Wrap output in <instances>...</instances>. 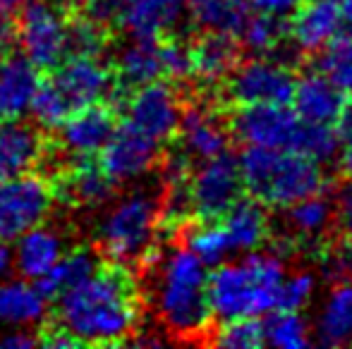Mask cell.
I'll return each mask as SVG.
<instances>
[{"mask_svg": "<svg viewBox=\"0 0 352 349\" xmlns=\"http://www.w3.org/2000/svg\"><path fill=\"white\" fill-rule=\"evenodd\" d=\"M17 48V24L12 19V12L0 10V58L8 56Z\"/></svg>", "mask_w": 352, "mask_h": 349, "instance_id": "obj_45", "label": "cell"}, {"mask_svg": "<svg viewBox=\"0 0 352 349\" xmlns=\"http://www.w3.org/2000/svg\"><path fill=\"white\" fill-rule=\"evenodd\" d=\"M316 58V72L326 77L343 93H352V36L338 34L326 43Z\"/></svg>", "mask_w": 352, "mask_h": 349, "instance_id": "obj_33", "label": "cell"}, {"mask_svg": "<svg viewBox=\"0 0 352 349\" xmlns=\"http://www.w3.org/2000/svg\"><path fill=\"white\" fill-rule=\"evenodd\" d=\"M108 27L84 12H72L67 24V58L70 56H91L101 58L108 48Z\"/></svg>", "mask_w": 352, "mask_h": 349, "instance_id": "obj_35", "label": "cell"}, {"mask_svg": "<svg viewBox=\"0 0 352 349\" xmlns=\"http://www.w3.org/2000/svg\"><path fill=\"white\" fill-rule=\"evenodd\" d=\"M292 86H295V75L290 65L264 56L235 65L226 80L228 98L237 106L290 103Z\"/></svg>", "mask_w": 352, "mask_h": 349, "instance_id": "obj_10", "label": "cell"}, {"mask_svg": "<svg viewBox=\"0 0 352 349\" xmlns=\"http://www.w3.org/2000/svg\"><path fill=\"white\" fill-rule=\"evenodd\" d=\"M38 82L41 72L22 53L12 51L0 58V122L22 120L29 115Z\"/></svg>", "mask_w": 352, "mask_h": 349, "instance_id": "obj_18", "label": "cell"}, {"mask_svg": "<svg viewBox=\"0 0 352 349\" xmlns=\"http://www.w3.org/2000/svg\"><path fill=\"white\" fill-rule=\"evenodd\" d=\"M101 263H103V258H101V254H96V249L74 247V249H67V252L63 254L41 278L34 280V282H36V287L41 289V294L48 302H56L60 294H65L74 285L87 280Z\"/></svg>", "mask_w": 352, "mask_h": 349, "instance_id": "obj_26", "label": "cell"}, {"mask_svg": "<svg viewBox=\"0 0 352 349\" xmlns=\"http://www.w3.org/2000/svg\"><path fill=\"white\" fill-rule=\"evenodd\" d=\"M130 0H79V12L89 14L96 22L106 24L108 29L118 27L122 12H125Z\"/></svg>", "mask_w": 352, "mask_h": 349, "instance_id": "obj_41", "label": "cell"}, {"mask_svg": "<svg viewBox=\"0 0 352 349\" xmlns=\"http://www.w3.org/2000/svg\"><path fill=\"white\" fill-rule=\"evenodd\" d=\"M316 294V275L309 270L283 275L278 289V309L287 311H305Z\"/></svg>", "mask_w": 352, "mask_h": 349, "instance_id": "obj_38", "label": "cell"}, {"mask_svg": "<svg viewBox=\"0 0 352 349\" xmlns=\"http://www.w3.org/2000/svg\"><path fill=\"white\" fill-rule=\"evenodd\" d=\"M300 122L287 103H250L235 110L230 130L245 146L290 151Z\"/></svg>", "mask_w": 352, "mask_h": 349, "instance_id": "obj_12", "label": "cell"}, {"mask_svg": "<svg viewBox=\"0 0 352 349\" xmlns=\"http://www.w3.org/2000/svg\"><path fill=\"white\" fill-rule=\"evenodd\" d=\"M175 136H180V151L190 156L192 160L213 158V156L228 151V141H230L226 127L218 122L213 112L204 110V108L182 110Z\"/></svg>", "mask_w": 352, "mask_h": 349, "instance_id": "obj_24", "label": "cell"}, {"mask_svg": "<svg viewBox=\"0 0 352 349\" xmlns=\"http://www.w3.org/2000/svg\"><path fill=\"white\" fill-rule=\"evenodd\" d=\"M161 228V204L148 191H132L120 199L98 225V247L111 261L130 265L153 252Z\"/></svg>", "mask_w": 352, "mask_h": 349, "instance_id": "obj_5", "label": "cell"}, {"mask_svg": "<svg viewBox=\"0 0 352 349\" xmlns=\"http://www.w3.org/2000/svg\"><path fill=\"white\" fill-rule=\"evenodd\" d=\"M242 186L261 204L287 208L295 201L324 191V168L295 151L247 146L237 158Z\"/></svg>", "mask_w": 352, "mask_h": 349, "instance_id": "obj_4", "label": "cell"}, {"mask_svg": "<svg viewBox=\"0 0 352 349\" xmlns=\"http://www.w3.org/2000/svg\"><path fill=\"white\" fill-rule=\"evenodd\" d=\"M283 34H285L283 19L252 12L245 27H242V32L237 34V38L242 41L245 51L254 53V56H269V53H276L280 48Z\"/></svg>", "mask_w": 352, "mask_h": 349, "instance_id": "obj_36", "label": "cell"}, {"mask_svg": "<svg viewBox=\"0 0 352 349\" xmlns=\"http://www.w3.org/2000/svg\"><path fill=\"white\" fill-rule=\"evenodd\" d=\"M185 247L209 268L235 256L221 220H201V225L190 230Z\"/></svg>", "mask_w": 352, "mask_h": 349, "instance_id": "obj_34", "label": "cell"}, {"mask_svg": "<svg viewBox=\"0 0 352 349\" xmlns=\"http://www.w3.org/2000/svg\"><path fill=\"white\" fill-rule=\"evenodd\" d=\"M116 182L98 165L96 156L72 158V165L65 170V175H60V180L53 182L56 199L87 206V208H98V206L108 204L116 194Z\"/></svg>", "mask_w": 352, "mask_h": 349, "instance_id": "obj_15", "label": "cell"}, {"mask_svg": "<svg viewBox=\"0 0 352 349\" xmlns=\"http://www.w3.org/2000/svg\"><path fill=\"white\" fill-rule=\"evenodd\" d=\"M290 38L300 53H316L340 34L338 3L331 0H311L292 12Z\"/></svg>", "mask_w": 352, "mask_h": 349, "instance_id": "obj_19", "label": "cell"}, {"mask_svg": "<svg viewBox=\"0 0 352 349\" xmlns=\"http://www.w3.org/2000/svg\"><path fill=\"white\" fill-rule=\"evenodd\" d=\"M70 112L94 103H108L116 88V72L113 65H106L101 58L70 56L51 70L48 77Z\"/></svg>", "mask_w": 352, "mask_h": 349, "instance_id": "obj_11", "label": "cell"}, {"mask_svg": "<svg viewBox=\"0 0 352 349\" xmlns=\"http://www.w3.org/2000/svg\"><path fill=\"white\" fill-rule=\"evenodd\" d=\"M333 220L345 237H352V184L338 194V201L333 204Z\"/></svg>", "mask_w": 352, "mask_h": 349, "instance_id": "obj_44", "label": "cell"}, {"mask_svg": "<svg viewBox=\"0 0 352 349\" xmlns=\"http://www.w3.org/2000/svg\"><path fill=\"white\" fill-rule=\"evenodd\" d=\"M53 204V182L34 170L0 182V237L14 242L27 230L46 223Z\"/></svg>", "mask_w": 352, "mask_h": 349, "instance_id": "obj_7", "label": "cell"}, {"mask_svg": "<svg viewBox=\"0 0 352 349\" xmlns=\"http://www.w3.org/2000/svg\"><path fill=\"white\" fill-rule=\"evenodd\" d=\"M242 177L237 158L228 151L201 160L190 175V206L199 220H218L242 196Z\"/></svg>", "mask_w": 352, "mask_h": 349, "instance_id": "obj_9", "label": "cell"}, {"mask_svg": "<svg viewBox=\"0 0 352 349\" xmlns=\"http://www.w3.org/2000/svg\"><path fill=\"white\" fill-rule=\"evenodd\" d=\"M311 340L324 347L352 345V282H336L324 297L311 326Z\"/></svg>", "mask_w": 352, "mask_h": 349, "instance_id": "obj_23", "label": "cell"}, {"mask_svg": "<svg viewBox=\"0 0 352 349\" xmlns=\"http://www.w3.org/2000/svg\"><path fill=\"white\" fill-rule=\"evenodd\" d=\"M182 110L185 106L180 101V93L170 82L163 80H153L148 84L132 88L120 108L122 120L127 125L140 130L148 139L158 141L161 146L175 139Z\"/></svg>", "mask_w": 352, "mask_h": 349, "instance_id": "obj_8", "label": "cell"}, {"mask_svg": "<svg viewBox=\"0 0 352 349\" xmlns=\"http://www.w3.org/2000/svg\"><path fill=\"white\" fill-rule=\"evenodd\" d=\"M161 62L163 77L168 80H190L192 77V46L177 38H161Z\"/></svg>", "mask_w": 352, "mask_h": 349, "instance_id": "obj_40", "label": "cell"}, {"mask_svg": "<svg viewBox=\"0 0 352 349\" xmlns=\"http://www.w3.org/2000/svg\"><path fill=\"white\" fill-rule=\"evenodd\" d=\"M209 265L190 249L170 247L158 256V275L153 285V309L158 321L177 340L204 337L211 328V309L206 299Z\"/></svg>", "mask_w": 352, "mask_h": 349, "instance_id": "obj_3", "label": "cell"}, {"mask_svg": "<svg viewBox=\"0 0 352 349\" xmlns=\"http://www.w3.org/2000/svg\"><path fill=\"white\" fill-rule=\"evenodd\" d=\"M340 170H343V175L352 182V139H348V146H345L343 154H340Z\"/></svg>", "mask_w": 352, "mask_h": 349, "instance_id": "obj_49", "label": "cell"}, {"mask_svg": "<svg viewBox=\"0 0 352 349\" xmlns=\"http://www.w3.org/2000/svg\"><path fill=\"white\" fill-rule=\"evenodd\" d=\"M187 17V0H130L118 27L130 38H166Z\"/></svg>", "mask_w": 352, "mask_h": 349, "instance_id": "obj_17", "label": "cell"}, {"mask_svg": "<svg viewBox=\"0 0 352 349\" xmlns=\"http://www.w3.org/2000/svg\"><path fill=\"white\" fill-rule=\"evenodd\" d=\"M237 53L240 51H237L235 36L209 32L192 46V77L209 86L221 84L237 65Z\"/></svg>", "mask_w": 352, "mask_h": 349, "instance_id": "obj_28", "label": "cell"}, {"mask_svg": "<svg viewBox=\"0 0 352 349\" xmlns=\"http://www.w3.org/2000/svg\"><path fill=\"white\" fill-rule=\"evenodd\" d=\"M252 8V12H259V14H269V17L276 19H290L292 12L300 8L305 0H247Z\"/></svg>", "mask_w": 352, "mask_h": 349, "instance_id": "obj_42", "label": "cell"}, {"mask_svg": "<svg viewBox=\"0 0 352 349\" xmlns=\"http://www.w3.org/2000/svg\"><path fill=\"white\" fill-rule=\"evenodd\" d=\"M340 149V134L331 122H300L297 127L292 149L295 154L314 160L319 165H326L338 156Z\"/></svg>", "mask_w": 352, "mask_h": 349, "instance_id": "obj_32", "label": "cell"}, {"mask_svg": "<svg viewBox=\"0 0 352 349\" xmlns=\"http://www.w3.org/2000/svg\"><path fill=\"white\" fill-rule=\"evenodd\" d=\"M113 72H116V82L125 91H132V88L148 84L153 80H161V38H132L130 46L120 51Z\"/></svg>", "mask_w": 352, "mask_h": 349, "instance_id": "obj_27", "label": "cell"}, {"mask_svg": "<svg viewBox=\"0 0 352 349\" xmlns=\"http://www.w3.org/2000/svg\"><path fill=\"white\" fill-rule=\"evenodd\" d=\"M336 122H338V127H336L338 134L345 136V139H352V93H350V98L343 101V108H340Z\"/></svg>", "mask_w": 352, "mask_h": 349, "instance_id": "obj_46", "label": "cell"}, {"mask_svg": "<svg viewBox=\"0 0 352 349\" xmlns=\"http://www.w3.org/2000/svg\"><path fill=\"white\" fill-rule=\"evenodd\" d=\"M46 136L22 120L0 122V182L34 170L46 156Z\"/></svg>", "mask_w": 352, "mask_h": 349, "instance_id": "obj_16", "label": "cell"}, {"mask_svg": "<svg viewBox=\"0 0 352 349\" xmlns=\"http://www.w3.org/2000/svg\"><path fill=\"white\" fill-rule=\"evenodd\" d=\"M264 345L274 349H305L311 345V326L302 311H287V309H274L266 313Z\"/></svg>", "mask_w": 352, "mask_h": 349, "instance_id": "obj_30", "label": "cell"}, {"mask_svg": "<svg viewBox=\"0 0 352 349\" xmlns=\"http://www.w3.org/2000/svg\"><path fill=\"white\" fill-rule=\"evenodd\" d=\"M14 270L22 278L36 280L51 268L63 254L67 252L65 237L56 228H48L46 223L27 230L14 239Z\"/></svg>", "mask_w": 352, "mask_h": 349, "instance_id": "obj_21", "label": "cell"}, {"mask_svg": "<svg viewBox=\"0 0 352 349\" xmlns=\"http://www.w3.org/2000/svg\"><path fill=\"white\" fill-rule=\"evenodd\" d=\"M161 149L163 146L158 141L148 139L146 134L122 120L118 122L108 144L98 151L96 160L106 170V175L116 184H120V182H130L151 173L153 165L158 163Z\"/></svg>", "mask_w": 352, "mask_h": 349, "instance_id": "obj_13", "label": "cell"}, {"mask_svg": "<svg viewBox=\"0 0 352 349\" xmlns=\"http://www.w3.org/2000/svg\"><path fill=\"white\" fill-rule=\"evenodd\" d=\"M213 342L226 349H256L264 345V328L259 318H232L223 321L213 335Z\"/></svg>", "mask_w": 352, "mask_h": 349, "instance_id": "obj_37", "label": "cell"}, {"mask_svg": "<svg viewBox=\"0 0 352 349\" xmlns=\"http://www.w3.org/2000/svg\"><path fill=\"white\" fill-rule=\"evenodd\" d=\"M70 8L63 0L27 5L19 10L17 43L22 56L36 67L38 72H51L67 58V24H70Z\"/></svg>", "mask_w": 352, "mask_h": 349, "instance_id": "obj_6", "label": "cell"}, {"mask_svg": "<svg viewBox=\"0 0 352 349\" xmlns=\"http://www.w3.org/2000/svg\"><path fill=\"white\" fill-rule=\"evenodd\" d=\"M32 3H36V0H0V10H5V12H19V10Z\"/></svg>", "mask_w": 352, "mask_h": 349, "instance_id": "obj_50", "label": "cell"}, {"mask_svg": "<svg viewBox=\"0 0 352 349\" xmlns=\"http://www.w3.org/2000/svg\"><path fill=\"white\" fill-rule=\"evenodd\" d=\"M14 270V252L8 239L0 237V280H8Z\"/></svg>", "mask_w": 352, "mask_h": 349, "instance_id": "obj_47", "label": "cell"}, {"mask_svg": "<svg viewBox=\"0 0 352 349\" xmlns=\"http://www.w3.org/2000/svg\"><path fill=\"white\" fill-rule=\"evenodd\" d=\"M285 275L280 256L247 252L237 261L213 265L206 280V299L216 321L232 318H261L278 309V289Z\"/></svg>", "mask_w": 352, "mask_h": 349, "instance_id": "obj_2", "label": "cell"}, {"mask_svg": "<svg viewBox=\"0 0 352 349\" xmlns=\"http://www.w3.org/2000/svg\"><path fill=\"white\" fill-rule=\"evenodd\" d=\"M187 14L197 27L235 36L250 19L252 8L247 0H187Z\"/></svg>", "mask_w": 352, "mask_h": 349, "instance_id": "obj_29", "label": "cell"}, {"mask_svg": "<svg viewBox=\"0 0 352 349\" xmlns=\"http://www.w3.org/2000/svg\"><path fill=\"white\" fill-rule=\"evenodd\" d=\"M345 93L336 88L321 72H307L292 86V110L305 122H331L333 125L343 108Z\"/></svg>", "mask_w": 352, "mask_h": 349, "instance_id": "obj_22", "label": "cell"}, {"mask_svg": "<svg viewBox=\"0 0 352 349\" xmlns=\"http://www.w3.org/2000/svg\"><path fill=\"white\" fill-rule=\"evenodd\" d=\"M331 3H338V0H331Z\"/></svg>", "mask_w": 352, "mask_h": 349, "instance_id": "obj_51", "label": "cell"}, {"mask_svg": "<svg viewBox=\"0 0 352 349\" xmlns=\"http://www.w3.org/2000/svg\"><path fill=\"white\" fill-rule=\"evenodd\" d=\"M287 223L300 237H321L333 223V204L324 191H316L287 206Z\"/></svg>", "mask_w": 352, "mask_h": 349, "instance_id": "obj_31", "label": "cell"}, {"mask_svg": "<svg viewBox=\"0 0 352 349\" xmlns=\"http://www.w3.org/2000/svg\"><path fill=\"white\" fill-rule=\"evenodd\" d=\"M48 318V299L34 280H0V326L32 328Z\"/></svg>", "mask_w": 352, "mask_h": 349, "instance_id": "obj_25", "label": "cell"}, {"mask_svg": "<svg viewBox=\"0 0 352 349\" xmlns=\"http://www.w3.org/2000/svg\"><path fill=\"white\" fill-rule=\"evenodd\" d=\"M118 127V110L108 103H94L70 112L56 130L58 144L72 158L98 156Z\"/></svg>", "mask_w": 352, "mask_h": 349, "instance_id": "obj_14", "label": "cell"}, {"mask_svg": "<svg viewBox=\"0 0 352 349\" xmlns=\"http://www.w3.org/2000/svg\"><path fill=\"white\" fill-rule=\"evenodd\" d=\"M38 347V335L29 328H10L0 333V349H32Z\"/></svg>", "mask_w": 352, "mask_h": 349, "instance_id": "obj_43", "label": "cell"}, {"mask_svg": "<svg viewBox=\"0 0 352 349\" xmlns=\"http://www.w3.org/2000/svg\"><path fill=\"white\" fill-rule=\"evenodd\" d=\"M338 17H340V32L352 36V0H338Z\"/></svg>", "mask_w": 352, "mask_h": 349, "instance_id": "obj_48", "label": "cell"}, {"mask_svg": "<svg viewBox=\"0 0 352 349\" xmlns=\"http://www.w3.org/2000/svg\"><path fill=\"white\" fill-rule=\"evenodd\" d=\"M56 304V326L82 345H125L140 328V285L127 265L116 261H103Z\"/></svg>", "mask_w": 352, "mask_h": 349, "instance_id": "obj_1", "label": "cell"}, {"mask_svg": "<svg viewBox=\"0 0 352 349\" xmlns=\"http://www.w3.org/2000/svg\"><path fill=\"white\" fill-rule=\"evenodd\" d=\"M321 273L329 282H352V237H343L324 249Z\"/></svg>", "mask_w": 352, "mask_h": 349, "instance_id": "obj_39", "label": "cell"}, {"mask_svg": "<svg viewBox=\"0 0 352 349\" xmlns=\"http://www.w3.org/2000/svg\"><path fill=\"white\" fill-rule=\"evenodd\" d=\"M218 220L230 239L232 254L256 252L269 239L271 223L269 213H266V204H261L254 196L252 199L240 196Z\"/></svg>", "mask_w": 352, "mask_h": 349, "instance_id": "obj_20", "label": "cell"}]
</instances>
